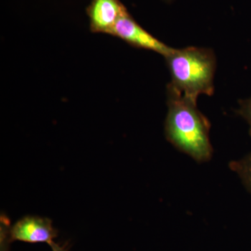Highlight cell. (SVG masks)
<instances>
[{"label": "cell", "mask_w": 251, "mask_h": 251, "mask_svg": "<svg viewBox=\"0 0 251 251\" xmlns=\"http://www.w3.org/2000/svg\"><path fill=\"white\" fill-rule=\"evenodd\" d=\"M52 251H68L66 248L61 246L60 244H57L54 242H52L49 244Z\"/></svg>", "instance_id": "obj_8"}, {"label": "cell", "mask_w": 251, "mask_h": 251, "mask_svg": "<svg viewBox=\"0 0 251 251\" xmlns=\"http://www.w3.org/2000/svg\"><path fill=\"white\" fill-rule=\"evenodd\" d=\"M163 1H164L165 2L168 3V4H169V3L173 2L174 0H163Z\"/></svg>", "instance_id": "obj_9"}, {"label": "cell", "mask_w": 251, "mask_h": 251, "mask_svg": "<svg viewBox=\"0 0 251 251\" xmlns=\"http://www.w3.org/2000/svg\"><path fill=\"white\" fill-rule=\"evenodd\" d=\"M167 104L166 139L198 163L209 161L213 154L209 139L211 125L198 110L197 101L184 97L169 84L167 87Z\"/></svg>", "instance_id": "obj_1"}, {"label": "cell", "mask_w": 251, "mask_h": 251, "mask_svg": "<svg viewBox=\"0 0 251 251\" xmlns=\"http://www.w3.org/2000/svg\"><path fill=\"white\" fill-rule=\"evenodd\" d=\"M165 59L171 75L170 85L184 97L197 101L200 95L214 93L216 59L213 50L197 47L174 49Z\"/></svg>", "instance_id": "obj_2"}, {"label": "cell", "mask_w": 251, "mask_h": 251, "mask_svg": "<svg viewBox=\"0 0 251 251\" xmlns=\"http://www.w3.org/2000/svg\"><path fill=\"white\" fill-rule=\"evenodd\" d=\"M237 113L249 124V133L251 138V97L239 101V108L238 109Z\"/></svg>", "instance_id": "obj_7"}, {"label": "cell", "mask_w": 251, "mask_h": 251, "mask_svg": "<svg viewBox=\"0 0 251 251\" xmlns=\"http://www.w3.org/2000/svg\"><path fill=\"white\" fill-rule=\"evenodd\" d=\"M229 168L239 176L244 186L251 193V153L237 161H231Z\"/></svg>", "instance_id": "obj_6"}, {"label": "cell", "mask_w": 251, "mask_h": 251, "mask_svg": "<svg viewBox=\"0 0 251 251\" xmlns=\"http://www.w3.org/2000/svg\"><path fill=\"white\" fill-rule=\"evenodd\" d=\"M57 237V230L52 226V221L41 216H24L10 227L11 242L46 243L49 245Z\"/></svg>", "instance_id": "obj_4"}, {"label": "cell", "mask_w": 251, "mask_h": 251, "mask_svg": "<svg viewBox=\"0 0 251 251\" xmlns=\"http://www.w3.org/2000/svg\"><path fill=\"white\" fill-rule=\"evenodd\" d=\"M86 12L92 32L110 35L117 21L128 11L120 0H92Z\"/></svg>", "instance_id": "obj_5"}, {"label": "cell", "mask_w": 251, "mask_h": 251, "mask_svg": "<svg viewBox=\"0 0 251 251\" xmlns=\"http://www.w3.org/2000/svg\"><path fill=\"white\" fill-rule=\"evenodd\" d=\"M110 35L120 38L133 47L153 51L164 57L174 50L145 30L133 19L129 13L122 16L117 21Z\"/></svg>", "instance_id": "obj_3"}]
</instances>
